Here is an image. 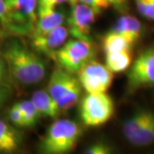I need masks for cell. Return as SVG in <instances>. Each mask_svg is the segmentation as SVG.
Returning a JSON list of instances; mask_svg holds the SVG:
<instances>
[{"label": "cell", "instance_id": "obj_1", "mask_svg": "<svg viewBox=\"0 0 154 154\" xmlns=\"http://www.w3.org/2000/svg\"><path fill=\"white\" fill-rule=\"evenodd\" d=\"M3 57L11 75L22 84H37L45 75V65L43 60L17 41L6 45Z\"/></svg>", "mask_w": 154, "mask_h": 154}, {"label": "cell", "instance_id": "obj_2", "mask_svg": "<svg viewBox=\"0 0 154 154\" xmlns=\"http://www.w3.org/2000/svg\"><path fill=\"white\" fill-rule=\"evenodd\" d=\"M82 134V129L75 122L57 120L47 129L39 144V151L45 154L68 153L75 148Z\"/></svg>", "mask_w": 154, "mask_h": 154}, {"label": "cell", "instance_id": "obj_3", "mask_svg": "<svg viewBox=\"0 0 154 154\" xmlns=\"http://www.w3.org/2000/svg\"><path fill=\"white\" fill-rule=\"evenodd\" d=\"M82 88L78 77L59 67L50 77L47 91L61 110H69L78 103Z\"/></svg>", "mask_w": 154, "mask_h": 154}, {"label": "cell", "instance_id": "obj_4", "mask_svg": "<svg viewBox=\"0 0 154 154\" xmlns=\"http://www.w3.org/2000/svg\"><path fill=\"white\" fill-rule=\"evenodd\" d=\"M95 54L96 47L91 39L74 38L65 41L52 58L63 69L77 74L87 63L94 59Z\"/></svg>", "mask_w": 154, "mask_h": 154}, {"label": "cell", "instance_id": "obj_5", "mask_svg": "<svg viewBox=\"0 0 154 154\" xmlns=\"http://www.w3.org/2000/svg\"><path fill=\"white\" fill-rule=\"evenodd\" d=\"M115 111L113 99L106 93L88 94L80 105V116L88 127H99L106 123Z\"/></svg>", "mask_w": 154, "mask_h": 154}, {"label": "cell", "instance_id": "obj_6", "mask_svg": "<svg viewBox=\"0 0 154 154\" xmlns=\"http://www.w3.org/2000/svg\"><path fill=\"white\" fill-rule=\"evenodd\" d=\"M154 86V45L150 46L138 56L127 75L128 92Z\"/></svg>", "mask_w": 154, "mask_h": 154}, {"label": "cell", "instance_id": "obj_7", "mask_svg": "<svg viewBox=\"0 0 154 154\" xmlns=\"http://www.w3.org/2000/svg\"><path fill=\"white\" fill-rule=\"evenodd\" d=\"M77 75L82 87L88 94L106 93L113 81V73L94 59L87 63Z\"/></svg>", "mask_w": 154, "mask_h": 154}, {"label": "cell", "instance_id": "obj_8", "mask_svg": "<svg viewBox=\"0 0 154 154\" xmlns=\"http://www.w3.org/2000/svg\"><path fill=\"white\" fill-rule=\"evenodd\" d=\"M99 16L85 4L75 1L71 4V11L68 18V31L72 37L80 39H90V33Z\"/></svg>", "mask_w": 154, "mask_h": 154}, {"label": "cell", "instance_id": "obj_9", "mask_svg": "<svg viewBox=\"0 0 154 154\" xmlns=\"http://www.w3.org/2000/svg\"><path fill=\"white\" fill-rule=\"evenodd\" d=\"M68 35V28L61 25L47 33L33 35L32 44L38 52L52 58L56 51L65 43Z\"/></svg>", "mask_w": 154, "mask_h": 154}, {"label": "cell", "instance_id": "obj_10", "mask_svg": "<svg viewBox=\"0 0 154 154\" xmlns=\"http://www.w3.org/2000/svg\"><path fill=\"white\" fill-rule=\"evenodd\" d=\"M38 0H5L11 22L33 26L37 21Z\"/></svg>", "mask_w": 154, "mask_h": 154}, {"label": "cell", "instance_id": "obj_11", "mask_svg": "<svg viewBox=\"0 0 154 154\" xmlns=\"http://www.w3.org/2000/svg\"><path fill=\"white\" fill-rule=\"evenodd\" d=\"M64 22V16L61 11L55 9L38 8L37 10V21L33 35L47 33L57 27L63 25Z\"/></svg>", "mask_w": 154, "mask_h": 154}, {"label": "cell", "instance_id": "obj_12", "mask_svg": "<svg viewBox=\"0 0 154 154\" xmlns=\"http://www.w3.org/2000/svg\"><path fill=\"white\" fill-rule=\"evenodd\" d=\"M111 31L122 35L127 40L134 45L141 36L142 25L136 17L131 15L122 16L116 21Z\"/></svg>", "mask_w": 154, "mask_h": 154}, {"label": "cell", "instance_id": "obj_13", "mask_svg": "<svg viewBox=\"0 0 154 154\" xmlns=\"http://www.w3.org/2000/svg\"><path fill=\"white\" fill-rule=\"evenodd\" d=\"M22 142V134L6 122L0 120V153L17 152Z\"/></svg>", "mask_w": 154, "mask_h": 154}, {"label": "cell", "instance_id": "obj_14", "mask_svg": "<svg viewBox=\"0 0 154 154\" xmlns=\"http://www.w3.org/2000/svg\"><path fill=\"white\" fill-rule=\"evenodd\" d=\"M153 114V111L146 109H140L135 111L122 124V134L126 140L130 142L131 140L140 132L149 118Z\"/></svg>", "mask_w": 154, "mask_h": 154}, {"label": "cell", "instance_id": "obj_15", "mask_svg": "<svg viewBox=\"0 0 154 154\" xmlns=\"http://www.w3.org/2000/svg\"><path fill=\"white\" fill-rule=\"evenodd\" d=\"M32 101L42 116L56 118L60 114L61 109L48 91L38 90L33 94Z\"/></svg>", "mask_w": 154, "mask_h": 154}, {"label": "cell", "instance_id": "obj_16", "mask_svg": "<svg viewBox=\"0 0 154 154\" xmlns=\"http://www.w3.org/2000/svg\"><path fill=\"white\" fill-rule=\"evenodd\" d=\"M132 63L131 51H122L105 53V66L112 73H120L128 69Z\"/></svg>", "mask_w": 154, "mask_h": 154}, {"label": "cell", "instance_id": "obj_17", "mask_svg": "<svg viewBox=\"0 0 154 154\" xmlns=\"http://www.w3.org/2000/svg\"><path fill=\"white\" fill-rule=\"evenodd\" d=\"M102 45L105 53L122 51H131L133 45L122 35L110 30L102 39Z\"/></svg>", "mask_w": 154, "mask_h": 154}, {"label": "cell", "instance_id": "obj_18", "mask_svg": "<svg viewBox=\"0 0 154 154\" xmlns=\"http://www.w3.org/2000/svg\"><path fill=\"white\" fill-rule=\"evenodd\" d=\"M135 146H146L154 143V112L143 128L129 142Z\"/></svg>", "mask_w": 154, "mask_h": 154}, {"label": "cell", "instance_id": "obj_19", "mask_svg": "<svg viewBox=\"0 0 154 154\" xmlns=\"http://www.w3.org/2000/svg\"><path fill=\"white\" fill-rule=\"evenodd\" d=\"M17 106L23 114L26 127H33L36 125L39 118L42 116L40 115L37 107L33 104L32 100H23L17 103Z\"/></svg>", "mask_w": 154, "mask_h": 154}, {"label": "cell", "instance_id": "obj_20", "mask_svg": "<svg viewBox=\"0 0 154 154\" xmlns=\"http://www.w3.org/2000/svg\"><path fill=\"white\" fill-rule=\"evenodd\" d=\"M138 12L145 18L154 21V0H134Z\"/></svg>", "mask_w": 154, "mask_h": 154}, {"label": "cell", "instance_id": "obj_21", "mask_svg": "<svg viewBox=\"0 0 154 154\" xmlns=\"http://www.w3.org/2000/svg\"><path fill=\"white\" fill-rule=\"evenodd\" d=\"M80 3H82L91 7L98 15L110 7L108 0H77Z\"/></svg>", "mask_w": 154, "mask_h": 154}, {"label": "cell", "instance_id": "obj_22", "mask_svg": "<svg viewBox=\"0 0 154 154\" xmlns=\"http://www.w3.org/2000/svg\"><path fill=\"white\" fill-rule=\"evenodd\" d=\"M9 116L14 125L17 127H26L23 114L17 104H15L11 107V109L9 111Z\"/></svg>", "mask_w": 154, "mask_h": 154}, {"label": "cell", "instance_id": "obj_23", "mask_svg": "<svg viewBox=\"0 0 154 154\" xmlns=\"http://www.w3.org/2000/svg\"><path fill=\"white\" fill-rule=\"evenodd\" d=\"M112 152V150L107 144L103 142H97L91 145L85 150L86 154H109Z\"/></svg>", "mask_w": 154, "mask_h": 154}, {"label": "cell", "instance_id": "obj_24", "mask_svg": "<svg viewBox=\"0 0 154 154\" xmlns=\"http://www.w3.org/2000/svg\"><path fill=\"white\" fill-rule=\"evenodd\" d=\"M0 22L2 23H9L11 22V19L9 16V12L7 10L5 0H0Z\"/></svg>", "mask_w": 154, "mask_h": 154}, {"label": "cell", "instance_id": "obj_25", "mask_svg": "<svg viewBox=\"0 0 154 154\" xmlns=\"http://www.w3.org/2000/svg\"><path fill=\"white\" fill-rule=\"evenodd\" d=\"M110 6H113L119 12H126L128 9V0H108Z\"/></svg>", "mask_w": 154, "mask_h": 154}, {"label": "cell", "instance_id": "obj_26", "mask_svg": "<svg viewBox=\"0 0 154 154\" xmlns=\"http://www.w3.org/2000/svg\"><path fill=\"white\" fill-rule=\"evenodd\" d=\"M6 62L4 59V57H0V86H4L5 82L6 79Z\"/></svg>", "mask_w": 154, "mask_h": 154}, {"label": "cell", "instance_id": "obj_27", "mask_svg": "<svg viewBox=\"0 0 154 154\" xmlns=\"http://www.w3.org/2000/svg\"><path fill=\"white\" fill-rule=\"evenodd\" d=\"M10 95L9 88L5 86H0V106L3 105Z\"/></svg>", "mask_w": 154, "mask_h": 154}, {"label": "cell", "instance_id": "obj_28", "mask_svg": "<svg viewBox=\"0 0 154 154\" xmlns=\"http://www.w3.org/2000/svg\"><path fill=\"white\" fill-rule=\"evenodd\" d=\"M55 0H38L37 7L38 8H47V9H55L53 7Z\"/></svg>", "mask_w": 154, "mask_h": 154}]
</instances>
